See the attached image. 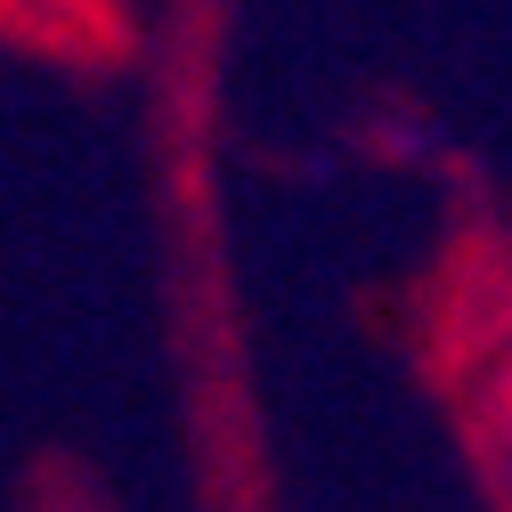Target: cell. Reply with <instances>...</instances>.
I'll return each mask as SVG.
<instances>
[{"label":"cell","mask_w":512,"mask_h":512,"mask_svg":"<svg viewBox=\"0 0 512 512\" xmlns=\"http://www.w3.org/2000/svg\"><path fill=\"white\" fill-rule=\"evenodd\" d=\"M496 415H504V439H512V358H504V382H496Z\"/></svg>","instance_id":"cell-1"}]
</instances>
